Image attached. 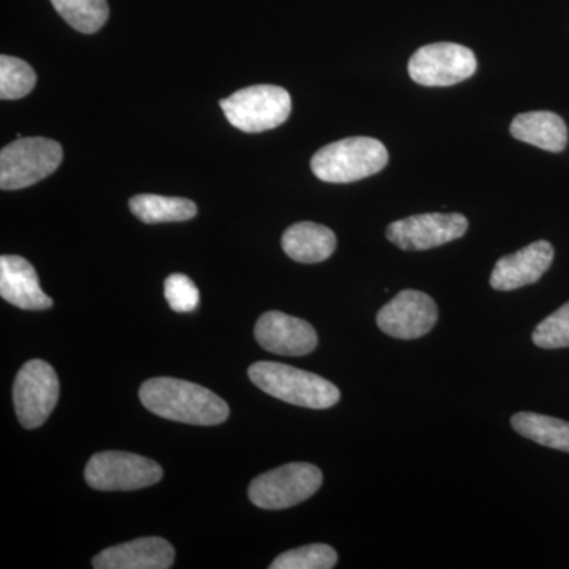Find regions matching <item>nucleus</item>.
<instances>
[{
	"label": "nucleus",
	"mask_w": 569,
	"mask_h": 569,
	"mask_svg": "<svg viewBox=\"0 0 569 569\" xmlns=\"http://www.w3.org/2000/svg\"><path fill=\"white\" fill-rule=\"evenodd\" d=\"M140 400L157 417L183 425L217 426L230 417V407L222 397L178 378H151L142 383Z\"/></svg>",
	"instance_id": "obj_1"
},
{
	"label": "nucleus",
	"mask_w": 569,
	"mask_h": 569,
	"mask_svg": "<svg viewBox=\"0 0 569 569\" xmlns=\"http://www.w3.org/2000/svg\"><path fill=\"white\" fill-rule=\"evenodd\" d=\"M249 377L266 395L293 406L325 410L340 400V391L331 381L280 362H254L250 366Z\"/></svg>",
	"instance_id": "obj_2"
},
{
	"label": "nucleus",
	"mask_w": 569,
	"mask_h": 569,
	"mask_svg": "<svg viewBox=\"0 0 569 569\" xmlns=\"http://www.w3.org/2000/svg\"><path fill=\"white\" fill-rule=\"evenodd\" d=\"M389 162L388 149L376 138L353 137L325 146L312 157L313 174L320 181L348 183L380 173Z\"/></svg>",
	"instance_id": "obj_3"
},
{
	"label": "nucleus",
	"mask_w": 569,
	"mask_h": 569,
	"mask_svg": "<svg viewBox=\"0 0 569 569\" xmlns=\"http://www.w3.org/2000/svg\"><path fill=\"white\" fill-rule=\"evenodd\" d=\"M220 107L236 129L260 133L287 122L291 112V97L279 86L258 84L234 92L223 99Z\"/></svg>",
	"instance_id": "obj_4"
},
{
	"label": "nucleus",
	"mask_w": 569,
	"mask_h": 569,
	"mask_svg": "<svg viewBox=\"0 0 569 569\" xmlns=\"http://www.w3.org/2000/svg\"><path fill=\"white\" fill-rule=\"evenodd\" d=\"M62 146L48 138H18L0 152V187L21 190L43 181L62 163Z\"/></svg>",
	"instance_id": "obj_5"
},
{
	"label": "nucleus",
	"mask_w": 569,
	"mask_h": 569,
	"mask_svg": "<svg viewBox=\"0 0 569 569\" xmlns=\"http://www.w3.org/2000/svg\"><path fill=\"white\" fill-rule=\"evenodd\" d=\"M323 485V473L312 463L293 462L254 478L249 497L254 507L279 511L309 500Z\"/></svg>",
	"instance_id": "obj_6"
},
{
	"label": "nucleus",
	"mask_w": 569,
	"mask_h": 569,
	"mask_svg": "<svg viewBox=\"0 0 569 569\" xmlns=\"http://www.w3.org/2000/svg\"><path fill=\"white\" fill-rule=\"evenodd\" d=\"M84 478L92 489L103 492L138 490L157 485L163 470L153 460L132 452L103 451L89 460Z\"/></svg>",
	"instance_id": "obj_7"
},
{
	"label": "nucleus",
	"mask_w": 569,
	"mask_h": 569,
	"mask_svg": "<svg viewBox=\"0 0 569 569\" xmlns=\"http://www.w3.org/2000/svg\"><path fill=\"white\" fill-rule=\"evenodd\" d=\"M59 378L51 365L32 359L26 362L14 378L13 402L18 421L26 429L44 425L58 406Z\"/></svg>",
	"instance_id": "obj_8"
},
{
	"label": "nucleus",
	"mask_w": 569,
	"mask_h": 569,
	"mask_svg": "<svg viewBox=\"0 0 569 569\" xmlns=\"http://www.w3.org/2000/svg\"><path fill=\"white\" fill-rule=\"evenodd\" d=\"M477 67V56L470 48L458 43H432L411 56L408 73L418 84L445 88L473 77Z\"/></svg>",
	"instance_id": "obj_9"
},
{
	"label": "nucleus",
	"mask_w": 569,
	"mask_h": 569,
	"mask_svg": "<svg viewBox=\"0 0 569 569\" xmlns=\"http://www.w3.org/2000/svg\"><path fill=\"white\" fill-rule=\"evenodd\" d=\"M468 230L462 213H421L389 224L387 238L402 250H429L462 238Z\"/></svg>",
	"instance_id": "obj_10"
},
{
	"label": "nucleus",
	"mask_w": 569,
	"mask_h": 569,
	"mask_svg": "<svg viewBox=\"0 0 569 569\" xmlns=\"http://www.w3.org/2000/svg\"><path fill=\"white\" fill-rule=\"evenodd\" d=\"M438 320L436 301L417 290H403L381 307L377 325L385 335L400 340L419 339L429 335Z\"/></svg>",
	"instance_id": "obj_11"
},
{
	"label": "nucleus",
	"mask_w": 569,
	"mask_h": 569,
	"mask_svg": "<svg viewBox=\"0 0 569 569\" xmlns=\"http://www.w3.org/2000/svg\"><path fill=\"white\" fill-rule=\"evenodd\" d=\"M254 339L266 351L280 356H306L318 346L312 325L277 310L260 317L254 326Z\"/></svg>",
	"instance_id": "obj_12"
},
{
	"label": "nucleus",
	"mask_w": 569,
	"mask_h": 569,
	"mask_svg": "<svg viewBox=\"0 0 569 569\" xmlns=\"http://www.w3.org/2000/svg\"><path fill=\"white\" fill-rule=\"evenodd\" d=\"M553 261V247L548 241H537L518 252L497 261L490 276L493 290L512 291L537 283Z\"/></svg>",
	"instance_id": "obj_13"
},
{
	"label": "nucleus",
	"mask_w": 569,
	"mask_h": 569,
	"mask_svg": "<svg viewBox=\"0 0 569 569\" xmlns=\"http://www.w3.org/2000/svg\"><path fill=\"white\" fill-rule=\"evenodd\" d=\"M174 549L167 539L149 537L112 546L93 557L96 569H168L173 567Z\"/></svg>",
	"instance_id": "obj_14"
},
{
	"label": "nucleus",
	"mask_w": 569,
	"mask_h": 569,
	"mask_svg": "<svg viewBox=\"0 0 569 569\" xmlns=\"http://www.w3.org/2000/svg\"><path fill=\"white\" fill-rule=\"evenodd\" d=\"M0 296L22 310H47L52 299L40 287L36 268L18 254L0 257Z\"/></svg>",
	"instance_id": "obj_15"
},
{
	"label": "nucleus",
	"mask_w": 569,
	"mask_h": 569,
	"mask_svg": "<svg viewBox=\"0 0 569 569\" xmlns=\"http://www.w3.org/2000/svg\"><path fill=\"white\" fill-rule=\"evenodd\" d=\"M336 247L335 231L320 223H295L282 236L283 252L298 263H321L336 252Z\"/></svg>",
	"instance_id": "obj_16"
},
{
	"label": "nucleus",
	"mask_w": 569,
	"mask_h": 569,
	"mask_svg": "<svg viewBox=\"0 0 569 569\" xmlns=\"http://www.w3.org/2000/svg\"><path fill=\"white\" fill-rule=\"evenodd\" d=\"M516 140L537 146L549 152H561L567 148V123L556 112L531 111L516 116L509 127Z\"/></svg>",
	"instance_id": "obj_17"
},
{
	"label": "nucleus",
	"mask_w": 569,
	"mask_h": 569,
	"mask_svg": "<svg viewBox=\"0 0 569 569\" xmlns=\"http://www.w3.org/2000/svg\"><path fill=\"white\" fill-rule=\"evenodd\" d=\"M130 211L144 223L187 222L198 213L192 200L142 193L130 200Z\"/></svg>",
	"instance_id": "obj_18"
},
{
	"label": "nucleus",
	"mask_w": 569,
	"mask_h": 569,
	"mask_svg": "<svg viewBox=\"0 0 569 569\" xmlns=\"http://www.w3.org/2000/svg\"><path fill=\"white\" fill-rule=\"evenodd\" d=\"M511 426L520 436L537 441L542 447L569 452V422L567 421L522 411L511 418Z\"/></svg>",
	"instance_id": "obj_19"
},
{
	"label": "nucleus",
	"mask_w": 569,
	"mask_h": 569,
	"mask_svg": "<svg viewBox=\"0 0 569 569\" xmlns=\"http://www.w3.org/2000/svg\"><path fill=\"white\" fill-rule=\"evenodd\" d=\"M52 7L74 31L96 33L110 17L107 0H51Z\"/></svg>",
	"instance_id": "obj_20"
},
{
	"label": "nucleus",
	"mask_w": 569,
	"mask_h": 569,
	"mask_svg": "<svg viewBox=\"0 0 569 569\" xmlns=\"http://www.w3.org/2000/svg\"><path fill=\"white\" fill-rule=\"evenodd\" d=\"M37 74L22 59L3 54L0 58V97L2 100H20L32 92Z\"/></svg>",
	"instance_id": "obj_21"
},
{
	"label": "nucleus",
	"mask_w": 569,
	"mask_h": 569,
	"mask_svg": "<svg viewBox=\"0 0 569 569\" xmlns=\"http://www.w3.org/2000/svg\"><path fill=\"white\" fill-rule=\"evenodd\" d=\"M337 552L328 545H309L288 550L277 557L271 569H331L337 565Z\"/></svg>",
	"instance_id": "obj_22"
},
{
	"label": "nucleus",
	"mask_w": 569,
	"mask_h": 569,
	"mask_svg": "<svg viewBox=\"0 0 569 569\" xmlns=\"http://www.w3.org/2000/svg\"><path fill=\"white\" fill-rule=\"evenodd\" d=\"M533 343L546 350L569 347V302L537 326Z\"/></svg>",
	"instance_id": "obj_23"
},
{
	"label": "nucleus",
	"mask_w": 569,
	"mask_h": 569,
	"mask_svg": "<svg viewBox=\"0 0 569 569\" xmlns=\"http://www.w3.org/2000/svg\"><path fill=\"white\" fill-rule=\"evenodd\" d=\"M164 298L174 312H193L200 305V291L190 277L171 274L164 280Z\"/></svg>",
	"instance_id": "obj_24"
}]
</instances>
